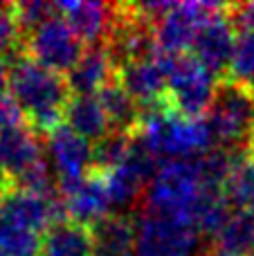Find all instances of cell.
<instances>
[{"label":"cell","mask_w":254,"mask_h":256,"mask_svg":"<svg viewBox=\"0 0 254 256\" xmlns=\"http://www.w3.org/2000/svg\"><path fill=\"white\" fill-rule=\"evenodd\" d=\"M4 58L9 66V94L22 108L27 126L48 137L52 130L63 126V110L72 97L66 74L52 72L36 63L22 50V43Z\"/></svg>","instance_id":"obj_1"},{"label":"cell","mask_w":254,"mask_h":256,"mask_svg":"<svg viewBox=\"0 0 254 256\" xmlns=\"http://www.w3.org/2000/svg\"><path fill=\"white\" fill-rule=\"evenodd\" d=\"M218 194L223 191L205 186L196 158L166 160L144 189V214L196 227L205 204Z\"/></svg>","instance_id":"obj_2"},{"label":"cell","mask_w":254,"mask_h":256,"mask_svg":"<svg viewBox=\"0 0 254 256\" xmlns=\"http://www.w3.org/2000/svg\"><path fill=\"white\" fill-rule=\"evenodd\" d=\"M135 135L146 144V148L158 160H182L198 158L214 148V132L207 120H189L176 112L164 102L153 108H144L142 122L135 128Z\"/></svg>","instance_id":"obj_3"},{"label":"cell","mask_w":254,"mask_h":256,"mask_svg":"<svg viewBox=\"0 0 254 256\" xmlns=\"http://www.w3.org/2000/svg\"><path fill=\"white\" fill-rule=\"evenodd\" d=\"M166 76V104L189 120H202L210 112L218 79L192 52L156 54Z\"/></svg>","instance_id":"obj_4"},{"label":"cell","mask_w":254,"mask_h":256,"mask_svg":"<svg viewBox=\"0 0 254 256\" xmlns=\"http://www.w3.org/2000/svg\"><path fill=\"white\" fill-rule=\"evenodd\" d=\"M205 120L220 146L248 150L254 132V88L232 76H223Z\"/></svg>","instance_id":"obj_5"},{"label":"cell","mask_w":254,"mask_h":256,"mask_svg":"<svg viewBox=\"0 0 254 256\" xmlns=\"http://www.w3.org/2000/svg\"><path fill=\"white\" fill-rule=\"evenodd\" d=\"M200 245L196 227L164 216L135 218V254L133 256H194Z\"/></svg>","instance_id":"obj_6"},{"label":"cell","mask_w":254,"mask_h":256,"mask_svg":"<svg viewBox=\"0 0 254 256\" xmlns=\"http://www.w3.org/2000/svg\"><path fill=\"white\" fill-rule=\"evenodd\" d=\"M22 50L48 70L68 74L84 54V43L61 16H54L22 36Z\"/></svg>","instance_id":"obj_7"},{"label":"cell","mask_w":254,"mask_h":256,"mask_svg":"<svg viewBox=\"0 0 254 256\" xmlns=\"http://www.w3.org/2000/svg\"><path fill=\"white\" fill-rule=\"evenodd\" d=\"M0 218L30 232H36V234L48 232L58 222L70 220L61 194L45 198V196L32 194L18 186H9L0 194Z\"/></svg>","instance_id":"obj_8"},{"label":"cell","mask_w":254,"mask_h":256,"mask_svg":"<svg viewBox=\"0 0 254 256\" xmlns=\"http://www.w3.org/2000/svg\"><path fill=\"white\" fill-rule=\"evenodd\" d=\"M58 194L68 207V218L84 227H92L110 216V196L102 171H90L81 180H58Z\"/></svg>","instance_id":"obj_9"},{"label":"cell","mask_w":254,"mask_h":256,"mask_svg":"<svg viewBox=\"0 0 254 256\" xmlns=\"http://www.w3.org/2000/svg\"><path fill=\"white\" fill-rule=\"evenodd\" d=\"M230 9V7H228ZM236 27L230 20L228 12L212 18L207 25L198 30L192 43V54L216 76H228L232 56L236 50Z\"/></svg>","instance_id":"obj_10"},{"label":"cell","mask_w":254,"mask_h":256,"mask_svg":"<svg viewBox=\"0 0 254 256\" xmlns=\"http://www.w3.org/2000/svg\"><path fill=\"white\" fill-rule=\"evenodd\" d=\"M58 16L68 22L76 38L81 43L90 45H102L106 43L108 34H110L112 20H115V4L106 2H94V0H63L56 2Z\"/></svg>","instance_id":"obj_11"},{"label":"cell","mask_w":254,"mask_h":256,"mask_svg":"<svg viewBox=\"0 0 254 256\" xmlns=\"http://www.w3.org/2000/svg\"><path fill=\"white\" fill-rule=\"evenodd\" d=\"M43 160V144L38 132L30 126H16L0 132V178L14 186L32 166Z\"/></svg>","instance_id":"obj_12"},{"label":"cell","mask_w":254,"mask_h":256,"mask_svg":"<svg viewBox=\"0 0 254 256\" xmlns=\"http://www.w3.org/2000/svg\"><path fill=\"white\" fill-rule=\"evenodd\" d=\"M45 140H48V150L58 173V180H81L92 171L94 158L90 142L70 130L66 124L52 130Z\"/></svg>","instance_id":"obj_13"},{"label":"cell","mask_w":254,"mask_h":256,"mask_svg":"<svg viewBox=\"0 0 254 256\" xmlns=\"http://www.w3.org/2000/svg\"><path fill=\"white\" fill-rule=\"evenodd\" d=\"M117 79L142 110L158 106L166 97V76L156 58L126 63L117 70Z\"/></svg>","instance_id":"obj_14"},{"label":"cell","mask_w":254,"mask_h":256,"mask_svg":"<svg viewBox=\"0 0 254 256\" xmlns=\"http://www.w3.org/2000/svg\"><path fill=\"white\" fill-rule=\"evenodd\" d=\"M115 74L117 72L112 66V58L108 54L106 45L102 43L86 48L76 66L66 74V79L74 97H90V94L99 92L102 86L110 81Z\"/></svg>","instance_id":"obj_15"},{"label":"cell","mask_w":254,"mask_h":256,"mask_svg":"<svg viewBox=\"0 0 254 256\" xmlns=\"http://www.w3.org/2000/svg\"><path fill=\"white\" fill-rule=\"evenodd\" d=\"M97 256H133L135 254V218L110 214L90 227Z\"/></svg>","instance_id":"obj_16"},{"label":"cell","mask_w":254,"mask_h":256,"mask_svg":"<svg viewBox=\"0 0 254 256\" xmlns=\"http://www.w3.org/2000/svg\"><path fill=\"white\" fill-rule=\"evenodd\" d=\"M63 122L70 130H74L76 135H81L88 142H99L112 130L110 122H108L106 112L94 94H90V97H74L72 94L70 102L66 104V110H63Z\"/></svg>","instance_id":"obj_17"},{"label":"cell","mask_w":254,"mask_h":256,"mask_svg":"<svg viewBox=\"0 0 254 256\" xmlns=\"http://www.w3.org/2000/svg\"><path fill=\"white\" fill-rule=\"evenodd\" d=\"M38 256H94L92 232L79 222H58L45 232Z\"/></svg>","instance_id":"obj_18"},{"label":"cell","mask_w":254,"mask_h":256,"mask_svg":"<svg viewBox=\"0 0 254 256\" xmlns=\"http://www.w3.org/2000/svg\"><path fill=\"white\" fill-rule=\"evenodd\" d=\"M97 99L102 104L104 112H106L108 122H110L112 130L133 132L140 126V122H142V108L124 90V86L120 84L117 74L102 86V90L97 92Z\"/></svg>","instance_id":"obj_19"},{"label":"cell","mask_w":254,"mask_h":256,"mask_svg":"<svg viewBox=\"0 0 254 256\" xmlns=\"http://www.w3.org/2000/svg\"><path fill=\"white\" fill-rule=\"evenodd\" d=\"M104 178H106L112 207H124V209L133 207L144 196V189H146V180L140 173H135L128 164H122V166L104 173Z\"/></svg>","instance_id":"obj_20"},{"label":"cell","mask_w":254,"mask_h":256,"mask_svg":"<svg viewBox=\"0 0 254 256\" xmlns=\"http://www.w3.org/2000/svg\"><path fill=\"white\" fill-rule=\"evenodd\" d=\"M130 144H133V132H122V130H110L106 137L94 142L92 146V158L94 171L108 173L112 168L122 166L130 153Z\"/></svg>","instance_id":"obj_21"},{"label":"cell","mask_w":254,"mask_h":256,"mask_svg":"<svg viewBox=\"0 0 254 256\" xmlns=\"http://www.w3.org/2000/svg\"><path fill=\"white\" fill-rule=\"evenodd\" d=\"M216 238H218L216 248L225 250V252H234L241 256L250 254L254 245V212H241V209L234 212Z\"/></svg>","instance_id":"obj_22"},{"label":"cell","mask_w":254,"mask_h":256,"mask_svg":"<svg viewBox=\"0 0 254 256\" xmlns=\"http://www.w3.org/2000/svg\"><path fill=\"white\" fill-rule=\"evenodd\" d=\"M223 196L232 207L241 212H254V160L246 158L234 166L223 186Z\"/></svg>","instance_id":"obj_23"},{"label":"cell","mask_w":254,"mask_h":256,"mask_svg":"<svg viewBox=\"0 0 254 256\" xmlns=\"http://www.w3.org/2000/svg\"><path fill=\"white\" fill-rule=\"evenodd\" d=\"M40 236L0 218V254L2 256H38Z\"/></svg>","instance_id":"obj_24"},{"label":"cell","mask_w":254,"mask_h":256,"mask_svg":"<svg viewBox=\"0 0 254 256\" xmlns=\"http://www.w3.org/2000/svg\"><path fill=\"white\" fill-rule=\"evenodd\" d=\"M58 16L56 2H43V0H27V2H14V18L16 25L20 30L22 36H27L30 32H34L36 27H40L45 20Z\"/></svg>","instance_id":"obj_25"},{"label":"cell","mask_w":254,"mask_h":256,"mask_svg":"<svg viewBox=\"0 0 254 256\" xmlns=\"http://www.w3.org/2000/svg\"><path fill=\"white\" fill-rule=\"evenodd\" d=\"M228 76L254 88V32H241V36L236 38V50Z\"/></svg>","instance_id":"obj_26"},{"label":"cell","mask_w":254,"mask_h":256,"mask_svg":"<svg viewBox=\"0 0 254 256\" xmlns=\"http://www.w3.org/2000/svg\"><path fill=\"white\" fill-rule=\"evenodd\" d=\"M22 43V34L16 25V18H14V4L9 12L0 14V56H7L9 52L18 48Z\"/></svg>","instance_id":"obj_27"},{"label":"cell","mask_w":254,"mask_h":256,"mask_svg":"<svg viewBox=\"0 0 254 256\" xmlns=\"http://www.w3.org/2000/svg\"><path fill=\"white\" fill-rule=\"evenodd\" d=\"M22 122H25V112L16 104V99L7 92L0 94V132L22 126Z\"/></svg>","instance_id":"obj_28"},{"label":"cell","mask_w":254,"mask_h":256,"mask_svg":"<svg viewBox=\"0 0 254 256\" xmlns=\"http://www.w3.org/2000/svg\"><path fill=\"white\" fill-rule=\"evenodd\" d=\"M7 74H9L7 58L0 56V94H4V88H7Z\"/></svg>","instance_id":"obj_29"},{"label":"cell","mask_w":254,"mask_h":256,"mask_svg":"<svg viewBox=\"0 0 254 256\" xmlns=\"http://www.w3.org/2000/svg\"><path fill=\"white\" fill-rule=\"evenodd\" d=\"M205 256H241V254L225 252V250H220V248H214V250H210V252H205Z\"/></svg>","instance_id":"obj_30"},{"label":"cell","mask_w":254,"mask_h":256,"mask_svg":"<svg viewBox=\"0 0 254 256\" xmlns=\"http://www.w3.org/2000/svg\"><path fill=\"white\" fill-rule=\"evenodd\" d=\"M248 155L254 160V132H252V137H250V142H248Z\"/></svg>","instance_id":"obj_31"},{"label":"cell","mask_w":254,"mask_h":256,"mask_svg":"<svg viewBox=\"0 0 254 256\" xmlns=\"http://www.w3.org/2000/svg\"><path fill=\"white\" fill-rule=\"evenodd\" d=\"M250 256H254V245H252V250H250Z\"/></svg>","instance_id":"obj_32"},{"label":"cell","mask_w":254,"mask_h":256,"mask_svg":"<svg viewBox=\"0 0 254 256\" xmlns=\"http://www.w3.org/2000/svg\"><path fill=\"white\" fill-rule=\"evenodd\" d=\"M0 256H2V254H0Z\"/></svg>","instance_id":"obj_33"}]
</instances>
